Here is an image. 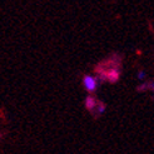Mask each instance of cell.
Here are the masks:
<instances>
[{
  "label": "cell",
  "instance_id": "cell-1",
  "mask_svg": "<svg viewBox=\"0 0 154 154\" xmlns=\"http://www.w3.org/2000/svg\"><path fill=\"white\" fill-rule=\"evenodd\" d=\"M83 85L85 87V89L88 91H94L97 89V85H98L97 78H94V76H90V75H85L83 78Z\"/></svg>",
  "mask_w": 154,
  "mask_h": 154
},
{
  "label": "cell",
  "instance_id": "cell-2",
  "mask_svg": "<svg viewBox=\"0 0 154 154\" xmlns=\"http://www.w3.org/2000/svg\"><path fill=\"white\" fill-rule=\"evenodd\" d=\"M85 104H87V108L88 109H93V108L95 106V100H94V98H91V97H89V98H87V102H85Z\"/></svg>",
  "mask_w": 154,
  "mask_h": 154
},
{
  "label": "cell",
  "instance_id": "cell-4",
  "mask_svg": "<svg viewBox=\"0 0 154 154\" xmlns=\"http://www.w3.org/2000/svg\"><path fill=\"white\" fill-rule=\"evenodd\" d=\"M149 88H150V89L154 91V83H152V84H150V85H149Z\"/></svg>",
  "mask_w": 154,
  "mask_h": 154
},
{
  "label": "cell",
  "instance_id": "cell-3",
  "mask_svg": "<svg viewBox=\"0 0 154 154\" xmlns=\"http://www.w3.org/2000/svg\"><path fill=\"white\" fill-rule=\"evenodd\" d=\"M138 78H139V79H144L145 78V73L144 72H139V73H138Z\"/></svg>",
  "mask_w": 154,
  "mask_h": 154
}]
</instances>
